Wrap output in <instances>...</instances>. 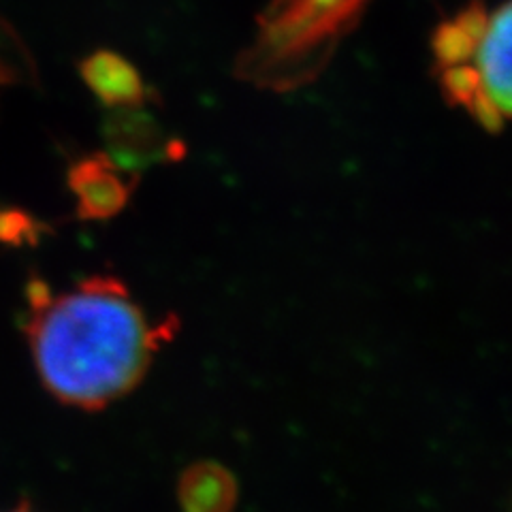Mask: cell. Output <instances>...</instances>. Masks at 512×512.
I'll use <instances>...</instances> for the list:
<instances>
[{
    "label": "cell",
    "mask_w": 512,
    "mask_h": 512,
    "mask_svg": "<svg viewBox=\"0 0 512 512\" xmlns=\"http://www.w3.org/2000/svg\"><path fill=\"white\" fill-rule=\"evenodd\" d=\"M178 325L152 323L126 284L92 276L67 293L30 288L28 342L45 389L62 404L96 410L131 393Z\"/></svg>",
    "instance_id": "1"
},
{
    "label": "cell",
    "mask_w": 512,
    "mask_h": 512,
    "mask_svg": "<svg viewBox=\"0 0 512 512\" xmlns=\"http://www.w3.org/2000/svg\"><path fill=\"white\" fill-rule=\"evenodd\" d=\"M370 0H271L237 73L256 86L291 90L327 67Z\"/></svg>",
    "instance_id": "2"
},
{
    "label": "cell",
    "mask_w": 512,
    "mask_h": 512,
    "mask_svg": "<svg viewBox=\"0 0 512 512\" xmlns=\"http://www.w3.org/2000/svg\"><path fill=\"white\" fill-rule=\"evenodd\" d=\"M137 180L118 167L109 154H92L71 167L69 186L77 197V212L86 220H109L131 201Z\"/></svg>",
    "instance_id": "3"
},
{
    "label": "cell",
    "mask_w": 512,
    "mask_h": 512,
    "mask_svg": "<svg viewBox=\"0 0 512 512\" xmlns=\"http://www.w3.org/2000/svg\"><path fill=\"white\" fill-rule=\"evenodd\" d=\"M107 141L114 150L109 158L128 173H135L158 160L173 158V141H169L158 124L137 114V109H120L107 124Z\"/></svg>",
    "instance_id": "4"
},
{
    "label": "cell",
    "mask_w": 512,
    "mask_h": 512,
    "mask_svg": "<svg viewBox=\"0 0 512 512\" xmlns=\"http://www.w3.org/2000/svg\"><path fill=\"white\" fill-rule=\"evenodd\" d=\"M510 39H512V13L510 3H504L489 18L485 37L476 47L478 73L483 82V92L502 109V114L510 116L512 103V64H510Z\"/></svg>",
    "instance_id": "5"
},
{
    "label": "cell",
    "mask_w": 512,
    "mask_h": 512,
    "mask_svg": "<svg viewBox=\"0 0 512 512\" xmlns=\"http://www.w3.org/2000/svg\"><path fill=\"white\" fill-rule=\"evenodd\" d=\"M79 71L86 86L109 107L137 109L148 99V86L135 64L116 52L99 50L90 54Z\"/></svg>",
    "instance_id": "6"
},
{
    "label": "cell",
    "mask_w": 512,
    "mask_h": 512,
    "mask_svg": "<svg viewBox=\"0 0 512 512\" xmlns=\"http://www.w3.org/2000/svg\"><path fill=\"white\" fill-rule=\"evenodd\" d=\"M235 502L237 483L220 463H195L180 480L182 512H231Z\"/></svg>",
    "instance_id": "7"
},
{
    "label": "cell",
    "mask_w": 512,
    "mask_h": 512,
    "mask_svg": "<svg viewBox=\"0 0 512 512\" xmlns=\"http://www.w3.org/2000/svg\"><path fill=\"white\" fill-rule=\"evenodd\" d=\"M478 43L463 32L455 20H444L436 26L434 35H431V50L438 60V69L455 67V64H466L474 52Z\"/></svg>",
    "instance_id": "8"
},
{
    "label": "cell",
    "mask_w": 512,
    "mask_h": 512,
    "mask_svg": "<svg viewBox=\"0 0 512 512\" xmlns=\"http://www.w3.org/2000/svg\"><path fill=\"white\" fill-rule=\"evenodd\" d=\"M440 84L446 103L470 107L476 94L483 90L480 73L468 64H455V67L440 69Z\"/></svg>",
    "instance_id": "9"
},
{
    "label": "cell",
    "mask_w": 512,
    "mask_h": 512,
    "mask_svg": "<svg viewBox=\"0 0 512 512\" xmlns=\"http://www.w3.org/2000/svg\"><path fill=\"white\" fill-rule=\"evenodd\" d=\"M455 24L463 32H466L468 37H472L476 43H480V39L485 37L487 26H489V15H487L483 0H472V3L463 7L455 18Z\"/></svg>",
    "instance_id": "10"
},
{
    "label": "cell",
    "mask_w": 512,
    "mask_h": 512,
    "mask_svg": "<svg viewBox=\"0 0 512 512\" xmlns=\"http://www.w3.org/2000/svg\"><path fill=\"white\" fill-rule=\"evenodd\" d=\"M468 109L472 111L474 120L480 126H483L487 133H500L502 131V126L506 122V116L502 114V109L495 105L483 90L476 94V99L470 103Z\"/></svg>",
    "instance_id": "11"
},
{
    "label": "cell",
    "mask_w": 512,
    "mask_h": 512,
    "mask_svg": "<svg viewBox=\"0 0 512 512\" xmlns=\"http://www.w3.org/2000/svg\"><path fill=\"white\" fill-rule=\"evenodd\" d=\"M5 39H11L9 35H3V24H0V43H3ZM13 64L9 62V58L5 56V54H0V82H5V79H9L11 77V73H13Z\"/></svg>",
    "instance_id": "12"
},
{
    "label": "cell",
    "mask_w": 512,
    "mask_h": 512,
    "mask_svg": "<svg viewBox=\"0 0 512 512\" xmlns=\"http://www.w3.org/2000/svg\"><path fill=\"white\" fill-rule=\"evenodd\" d=\"M9 512H30V510H26V508H15V510H9Z\"/></svg>",
    "instance_id": "13"
}]
</instances>
